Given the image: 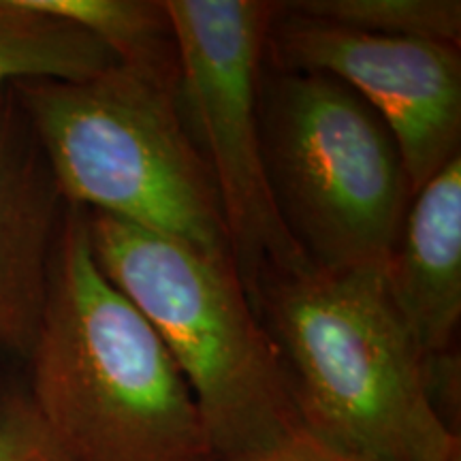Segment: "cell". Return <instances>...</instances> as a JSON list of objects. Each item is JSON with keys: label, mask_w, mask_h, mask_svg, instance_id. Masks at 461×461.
I'll list each match as a JSON object with an SVG mask.
<instances>
[{"label": "cell", "mask_w": 461, "mask_h": 461, "mask_svg": "<svg viewBox=\"0 0 461 461\" xmlns=\"http://www.w3.org/2000/svg\"><path fill=\"white\" fill-rule=\"evenodd\" d=\"M28 391L71 461H218L186 378L67 203Z\"/></svg>", "instance_id": "cell-1"}, {"label": "cell", "mask_w": 461, "mask_h": 461, "mask_svg": "<svg viewBox=\"0 0 461 461\" xmlns=\"http://www.w3.org/2000/svg\"><path fill=\"white\" fill-rule=\"evenodd\" d=\"M291 380L305 434L363 461H455L429 355L391 302L384 272H265L250 297Z\"/></svg>", "instance_id": "cell-2"}, {"label": "cell", "mask_w": 461, "mask_h": 461, "mask_svg": "<svg viewBox=\"0 0 461 461\" xmlns=\"http://www.w3.org/2000/svg\"><path fill=\"white\" fill-rule=\"evenodd\" d=\"M67 203L233 261L180 79L115 62L92 77L14 84Z\"/></svg>", "instance_id": "cell-3"}, {"label": "cell", "mask_w": 461, "mask_h": 461, "mask_svg": "<svg viewBox=\"0 0 461 461\" xmlns=\"http://www.w3.org/2000/svg\"><path fill=\"white\" fill-rule=\"evenodd\" d=\"M105 278L154 327L186 378L218 461L302 434L291 380L230 258L86 212Z\"/></svg>", "instance_id": "cell-4"}, {"label": "cell", "mask_w": 461, "mask_h": 461, "mask_svg": "<svg viewBox=\"0 0 461 461\" xmlns=\"http://www.w3.org/2000/svg\"><path fill=\"white\" fill-rule=\"evenodd\" d=\"M258 124L276 210L310 263L384 272L414 197L384 120L336 77L265 62Z\"/></svg>", "instance_id": "cell-5"}, {"label": "cell", "mask_w": 461, "mask_h": 461, "mask_svg": "<svg viewBox=\"0 0 461 461\" xmlns=\"http://www.w3.org/2000/svg\"><path fill=\"white\" fill-rule=\"evenodd\" d=\"M180 56V101L210 167L230 255L252 297L265 272L314 267L276 210L263 160L258 90L278 3L165 0Z\"/></svg>", "instance_id": "cell-6"}, {"label": "cell", "mask_w": 461, "mask_h": 461, "mask_svg": "<svg viewBox=\"0 0 461 461\" xmlns=\"http://www.w3.org/2000/svg\"><path fill=\"white\" fill-rule=\"evenodd\" d=\"M265 56L278 71L330 75L357 92L393 132L412 193L461 154L459 45L350 31L278 3Z\"/></svg>", "instance_id": "cell-7"}, {"label": "cell", "mask_w": 461, "mask_h": 461, "mask_svg": "<svg viewBox=\"0 0 461 461\" xmlns=\"http://www.w3.org/2000/svg\"><path fill=\"white\" fill-rule=\"evenodd\" d=\"M62 199L14 86L0 92V353L28 359L48 308Z\"/></svg>", "instance_id": "cell-8"}, {"label": "cell", "mask_w": 461, "mask_h": 461, "mask_svg": "<svg viewBox=\"0 0 461 461\" xmlns=\"http://www.w3.org/2000/svg\"><path fill=\"white\" fill-rule=\"evenodd\" d=\"M384 282L420 350H453L461 319V154L414 193Z\"/></svg>", "instance_id": "cell-9"}, {"label": "cell", "mask_w": 461, "mask_h": 461, "mask_svg": "<svg viewBox=\"0 0 461 461\" xmlns=\"http://www.w3.org/2000/svg\"><path fill=\"white\" fill-rule=\"evenodd\" d=\"M112 65L105 45L82 28L22 0H0V92L26 79L77 82Z\"/></svg>", "instance_id": "cell-10"}, {"label": "cell", "mask_w": 461, "mask_h": 461, "mask_svg": "<svg viewBox=\"0 0 461 461\" xmlns=\"http://www.w3.org/2000/svg\"><path fill=\"white\" fill-rule=\"evenodd\" d=\"M82 28L115 62L180 79V56L165 0H22Z\"/></svg>", "instance_id": "cell-11"}, {"label": "cell", "mask_w": 461, "mask_h": 461, "mask_svg": "<svg viewBox=\"0 0 461 461\" xmlns=\"http://www.w3.org/2000/svg\"><path fill=\"white\" fill-rule=\"evenodd\" d=\"M288 9L312 20L383 34L459 45V0H299Z\"/></svg>", "instance_id": "cell-12"}, {"label": "cell", "mask_w": 461, "mask_h": 461, "mask_svg": "<svg viewBox=\"0 0 461 461\" xmlns=\"http://www.w3.org/2000/svg\"><path fill=\"white\" fill-rule=\"evenodd\" d=\"M0 461H71L28 387L0 389Z\"/></svg>", "instance_id": "cell-13"}, {"label": "cell", "mask_w": 461, "mask_h": 461, "mask_svg": "<svg viewBox=\"0 0 461 461\" xmlns=\"http://www.w3.org/2000/svg\"><path fill=\"white\" fill-rule=\"evenodd\" d=\"M244 461H363V459L339 453L336 448L322 445V442L316 440V438L302 431V434L293 436L291 440L282 442V445Z\"/></svg>", "instance_id": "cell-14"}]
</instances>
